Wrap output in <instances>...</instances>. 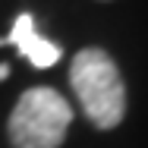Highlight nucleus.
<instances>
[{"mask_svg":"<svg viewBox=\"0 0 148 148\" xmlns=\"http://www.w3.org/2000/svg\"><path fill=\"white\" fill-rule=\"evenodd\" d=\"M69 82L79 107L98 129H114L126 114V88L117 63L101 47H85L69 63Z\"/></svg>","mask_w":148,"mask_h":148,"instance_id":"nucleus-1","label":"nucleus"},{"mask_svg":"<svg viewBox=\"0 0 148 148\" xmlns=\"http://www.w3.org/2000/svg\"><path fill=\"white\" fill-rule=\"evenodd\" d=\"M73 123V107L54 88H29L16 101L6 132L13 148H60Z\"/></svg>","mask_w":148,"mask_h":148,"instance_id":"nucleus-2","label":"nucleus"},{"mask_svg":"<svg viewBox=\"0 0 148 148\" xmlns=\"http://www.w3.org/2000/svg\"><path fill=\"white\" fill-rule=\"evenodd\" d=\"M3 44L19 47V54L29 60L32 66H38V69H47V66H54V63L63 57L60 44H54V41H47V38L38 35V29H35V16H32V13L16 16L13 32H10L6 38H0V47H3Z\"/></svg>","mask_w":148,"mask_h":148,"instance_id":"nucleus-3","label":"nucleus"},{"mask_svg":"<svg viewBox=\"0 0 148 148\" xmlns=\"http://www.w3.org/2000/svg\"><path fill=\"white\" fill-rule=\"evenodd\" d=\"M6 76H10V66H6V63H3V66H0V82H3V79H6Z\"/></svg>","mask_w":148,"mask_h":148,"instance_id":"nucleus-4","label":"nucleus"}]
</instances>
